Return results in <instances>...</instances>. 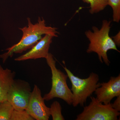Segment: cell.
<instances>
[{"label": "cell", "instance_id": "obj_1", "mask_svg": "<svg viewBox=\"0 0 120 120\" xmlns=\"http://www.w3.org/2000/svg\"><path fill=\"white\" fill-rule=\"evenodd\" d=\"M28 26L23 28H19L23 32V36L19 42L5 50L7 52L0 55L4 63L9 57H12L14 54L22 53L27 49H31L42 38V35L50 34L54 37H58L57 28L47 26L43 17H39L38 22L33 24L29 17L27 18Z\"/></svg>", "mask_w": 120, "mask_h": 120}, {"label": "cell", "instance_id": "obj_2", "mask_svg": "<svg viewBox=\"0 0 120 120\" xmlns=\"http://www.w3.org/2000/svg\"><path fill=\"white\" fill-rule=\"evenodd\" d=\"M111 22L104 20L101 29L94 26L92 27L93 31L89 30L85 33L90 41L87 52L96 53L101 63L104 62L107 66H109L110 63L107 55L108 51L110 50H113L120 52L112 38L109 36Z\"/></svg>", "mask_w": 120, "mask_h": 120}, {"label": "cell", "instance_id": "obj_3", "mask_svg": "<svg viewBox=\"0 0 120 120\" xmlns=\"http://www.w3.org/2000/svg\"><path fill=\"white\" fill-rule=\"evenodd\" d=\"M63 67L71 83L72 105L75 107L79 105L83 106L88 97L100 86L98 75L92 72L87 78L81 79L75 76L66 66Z\"/></svg>", "mask_w": 120, "mask_h": 120}, {"label": "cell", "instance_id": "obj_4", "mask_svg": "<svg viewBox=\"0 0 120 120\" xmlns=\"http://www.w3.org/2000/svg\"><path fill=\"white\" fill-rule=\"evenodd\" d=\"M45 59L52 72V87L49 92L45 95L43 99L49 101L58 98L64 100L68 105H71L72 94L67 84L68 75L57 68L56 61L52 54L49 53Z\"/></svg>", "mask_w": 120, "mask_h": 120}, {"label": "cell", "instance_id": "obj_5", "mask_svg": "<svg viewBox=\"0 0 120 120\" xmlns=\"http://www.w3.org/2000/svg\"><path fill=\"white\" fill-rule=\"evenodd\" d=\"M89 105L84 107L82 113L77 116L76 120H117L120 116L112 107L111 103L103 104L94 97H91Z\"/></svg>", "mask_w": 120, "mask_h": 120}, {"label": "cell", "instance_id": "obj_6", "mask_svg": "<svg viewBox=\"0 0 120 120\" xmlns=\"http://www.w3.org/2000/svg\"><path fill=\"white\" fill-rule=\"evenodd\" d=\"M31 89L28 82L14 79L8 92L7 101L16 110H26L31 94Z\"/></svg>", "mask_w": 120, "mask_h": 120}, {"label": "cell", "instance_id": "obj_7", "mask_svg": "<svg viewBox=\"0 0 120 120\" xmlns=\"http://www.w3.org/2000/svg\"><path fill=\"white\" fill-rule=\"evenodd\" d=\"M41 90L34 85L26 110L35 120H48L50 116L49 108L45 104Z\"/></svg>", "mask_w": 120, "mask_h": 120}, {"label": "cell", "instance_id": "obj_8", "mask_svg": "<svg viewBox=\"0 0 120 120\" xmlns=\"http://www.w3.org/2000/svg\"><path fill=\"white\" fill-rule=\"evenodd\" d=\"M95 94L96 98L104 104L111 103L112 99L120 95V75L116 77H110L107 82L100 83Z\"/></svg>", "mask_w": 120, "mask_h": 120}, {"label": "cell", "instance_id": "obj_9", "mask_svg": "<svg viewBox=\"0 0 120 120\" xmlns=\"http://www.w3.org/2000/svg\"><path fill=\"white\" fill-rule=\"evenodd\" d=\"M53 37H55L52 34H45L30 51L15 58V60L22 61L28 60L45 58L49 53V50Z\"/></svg>", "mask_w": 120, "mask_h": 120}, {"label": "cell", "instance_id": "obj_10", "mask_svg": "<svg viewBox=\"0 0 120 120\" xmlns=\"http://www.w3.org/2000/svg\"><path fill=\"white\" fill-rule=\"evenodd\" d=\"M15 72L9 69H4L0 65V102L7 101L11 85L15 79Z\"/></svg>", "mask_w": 120, "mask_h": 120}, {"label": "cell", "instance_id": "obj_11", "mask_svg": "<svg viewBox=\"0 0 120 120\" xmlns=\"http://www.w3.org/2000/svg\"><path fill=\"white\" fill-rule=\"evenodd\" d=\"M84 3L90 4V13L91 15L103 11L108 5L107 0H82Z\"/></svg>", "mask_w": 120, "mask_h": 120}, {"label": "cell", "instance_id": "obj_12", "mask_svg": "<svg viewBox=\"0 0 120 120\" xmlns=\"http://www.w3.org/2000/svg\"><path fill=\"white\" fill-rule=\"evenodd\" d=\"M14 109L8 101L0 102V120H11Z\"/></svg>", "mask_w": 120, "mask_h": 120}, {"label": "cell", "instance_id": "obj_13", "mask_svg": "<svg viewBox=\"0 0 120 120\" xmlns=\"http://www.w3.org/2000/svg\"><path fill=\"white\" fill-rule=\"evenodd\" d=\"M62 107L60 103L57 101H54L49 108L50 114L53 120H64L61 113Z\"/></svg>", "mask_w": 120, "mask_h": 120}, {"label": "cell", "instance_id": "obj_14", "mask_svg": "<svg viewBox=\"0 0 120 120\" xmlns=\"http://www.w3.org/2000/svg\"><path fill=\"white\" fill-rule=\"evenodd\" d=\"M108 5L112 8L113 11V20L119 22L120 20V0H107Z\"/></svg>", "mask_w": 120, "mask_h": 120}, {"label": "cell", "instance_id": "obj_15", "mask_svg": "<svg viewBox=\"0 0 120 120\" xmlns=\"http://www.w3.org/2000/svg\"><path fill=\"white\" fill-rule=\"evenodd\" d=\"M28 113L26 110H16L14 109L11 120H34Z\"/></svg>", "mask_w": 120, "mask_h": 120}, {"label": "cell", "instance_id": "obj_16", "mask_svg": "<svg viewBox=\"0 0 120 120\" xmlns=\"http://www.w3.org/2000/svg\"><path fill=\"white\" fill-rule=\"evenodd\" d=\"M116 98L113 103H111L112 107L117 112L120 111V95L116 97Z\"/></svg>", "mask_w": 120, "mask_h": 120}, {"label": "cell", "instance_id": "obj_17", "mask_svg": "<svg viewBox=\"0 0 120 120\" xmlns=\"http://www.w3.org/2000/svg\"><path fill=\"white\" fill-rule=\"evenodd\" d=\"M112 38L116 46L120 47V31L116 35L112 37Z\"/></svg>", "mask_w": 120, "mask_h": 120}]
</instances>
